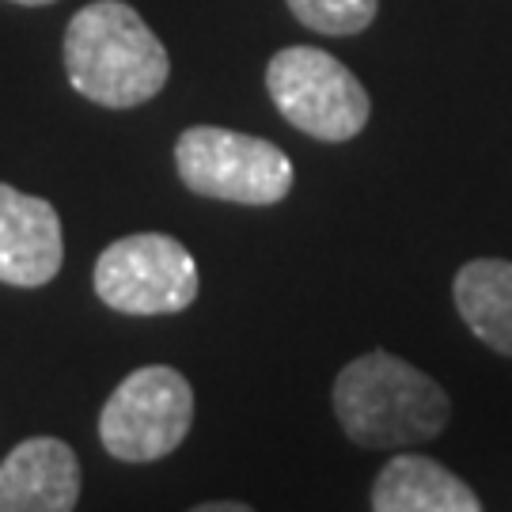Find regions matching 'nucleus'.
I'll return each instance as SVG.
<instances>
[{
	"mask_svg": "<svg viewBox=\"0 0 512 512\" xmlns=\"http://www.w3.org/2000/svg\"><path fill=\"white\" fill-rule=\"evenodd\" d=\"M175 171L190 194L236 205H277L293 190L289 156L251 133L190 126L175 141Z\"/></svg>",
	"mask_w": 512,
	"mask_h": 512,
	"instance_id": "20e7f679",
	"label": "nucleus"
},
{
	"mask_svg": "<svg viewBox=\"0 0 512 512\" xmlns=\"http://www.w3.org/2000/svg\"><path fill=\"white\" fill-rule=\"evenodd\" d=\"M334 418L353 444L368 452L425 444L452 418L448 391L403 357L372 349L349 361L334 380Z\"/></svg>",
	"mask_w": 512,
	"mask_h": 512,
	"instance_id": "f257e3e1",
	"label": "nucleus"
},
{
	"mask_svg": "<svg viewBox=\"0 0 512 512\" xmlns=\"http://www.w3.org/2000/svg\"><path fill=\"white\" fill-rule=\"evenodd\" d=\"M190 512H255V509L243 505V501H205V505H198V509Z\"/></svg>",
	"mask_w": 512,
	"mask_h": 512,
	"instance_id": "f8f14e48",
	"label": "nucleus"
},
{
	"mask_svg": "<svg viewBox=\"0 0 512 512\" xmlns=\"http://www.w3.org/2000/svg\"><path fill=\"white\" fill-rule=\"evenodd\" d=\"M65 73L88 103L129 110L164 92L171 61L137 8L92 0L65 27Z\"/></svg>",
	"mask_w": 512,
	"mask_h": 512,
	"instance_id": "f03ea898",
	"label": "nucleus"
},
{
	"mask_svg": "<svg viewBox=\"0 0 512 512\" xmlns=\"http://www.w3.org/2000/svg\"><path fill=\"white\" fill-rule=\"evenodd\" d=\"M372 512H482V501L437 459L395 456L372 486Z\"/></svg>",
	"mask_w": 512,
	"mask_h": 512,
	"instance_id": "1a4fd4ad",
	"label": "nucleus"
},
{
	"mask_svg": "<svg viewBox=\"0 0 512 512\" xmlns=\"http://www.w3.org/2000/svg\"><path fill=\"white\" fill-rule=\"evenodd\" d=\"M61 262L65 236L54 205L0 183V281L16 289H42L61 274Z\"/></svg>",
	"mask_w": 512,
	"mask_h": 512,
	"instance_id": "0eeeda50",
	"label": "nucleus"
},
{
	"mask_svg": "<svg viewBox=\"0 0 512 512\" xmlns=\"http://www.w3.org/2000/svg\"><path fill=\"white\" fill-rule=\"evenodd\" d=\"M194 425V387L179 368L145 365L110 391L99 414V440L122 463L171 456Z\"/></svg>",
	"mask_w": 512,
	"mask_h": 512,
	"instance_id": "39448f33",
	"label": "nucleus"
},
{
	"mask_svg": "<svg viewBox=\"0 0 512 512\" xmlns=\"http://www.w3.org/2000/svg\"><path fill=\"white\" fill-rule=\"evenodd\" d=\"M80 459L57 437H27L0 463V512H73Z\"/></svg>",
	"mask_w": 512,
	"mask_h": 512,
	"instance_id": "6e6552de",
	"label": "nucleus"
},
{
	"mask_svg": "<svg viewBox=\"0 0 512 512\" xmlns=\"http://www.w3.org/2000/svg\"><path fill=\"white\" fill-rule=\"evenodd\" d=\"M285 4L308 31L330 38L361 35L380 12V0H285Z\"/></svg>",
	"mask_w": 512,
	"mask_h": 512,
	"instance_id": "9b49d317",
	"label": "nucleus"
},
{
	"mask_svg": "<svg viewBox=\"0 0 512 512\" xmlns=\"http://www.w3.org/2000/svg\"><path fill=\"white\" fill-rule=\"evenodd\" d=\"M12 4H23V8H42V4H54V0H12Z\"/></svg>",
	"mask_w": 512,
	"mask_h": 512,
	"instance_id": "ddd939ff",
	"label": "nucleus"
},
{
	"mask_svg": "<svg viewBox=\"0 0 512 512\" xmlns=\"http://www.w3.org/2000/svg\"><path fill=\"white\" fill-rule=\"evenodd\" d=\"M456 311L482 346L512 357V262L475 258L452 281Z\"/></svg>",
	"mask_w": 512,
	"mask_h": 512,
	"instance_id": "9d476101",
	"label": "nucleus"
},
{
	"mask_svg": "<svg viewBox=\"0 0 512 512\" xmlns=\"http://www.w3.org/2000/svg\"><path fill=\"white\" fill-rule=\"evenodd\" d=\"M95 296L122 315H175L198 300V262L164 232L122 236L95 262Z\"/></svg>",
	"mask_w": 512,
	"mask_h": 512,
	"instance_id": "423d86ee",
	"label": "nucleus"
},
{
	"mask_svg": "<svg viewBox=\"0 0 512 512\" xmlns=\"http://www.w3.org/2000/svg\"><path fill=\"white\" fill-rule=\"evenodd\" d=\"M266 92L293 129L315 141H353L372 118L365 84L327 50L285 46L266 65Z\"/></svg>",
	"mask_w": 512,
	"mask_h": 512,
	"instance_id": "7ed1b4c3",
	"label": "nucleus"
}]
</instances>
